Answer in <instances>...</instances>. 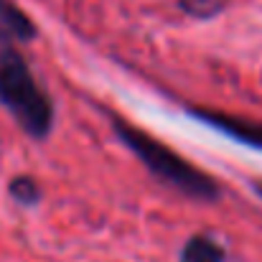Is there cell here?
Listing matches in <instances>:
<instances>
[{"instance_id": "obj_1", "label": "cell", "mask_w": 262, "mask_h": 262, "mask_svg": "<svg viewBox=\"0 0 262 262\" xmlns=\"http://www.w3.org/2000/svg\"><path fill=\"white\" fill-rule=\"evenodd\" d=\"M0 102L31 138H46L54 110L15 49L0 43Z\"/></svg>"}, {"instance_id": "obj_2", "label": "cell", "mask_w": 262, "mask_h": 262, "mask_svg": "<svg viewBox=\"0 0 262 262\" xmlns=\"http://www.w3.org/2000/svg\"><path fill=\"white\" fill-rule=\"evenodd\" d=\"M115 133L143 161V166L153 176H158L163 183H171L178 191H183L186 196H193V199H216L219 196L214 178H209L199 168H193L188 161H183L168 145L158 143L153 135H148V133H143V130H138L130 122H122L117 117H115Z\"/></svg>"}, {"instance_id": "obj_3", "label": "cell", "mask_w": 262, "mask_h": 262, "mask_svg": "<svg viewBox=\"0 0 262 262\" xmlns=\"http://www.w3.org/2000/svg\"><path fill=\"white\" fill-rule=\"evenodd\" d=\"M193 117H199L201 122H206L214 130H222L224 135L247 143L252 148H262V125L260 122H250V120H239L232 115H222V112H204V110H193Z\"/></svg>"}, {"instance_id": "obj_4", "label": "cell", "mask_w": 262, "mask_h": 262, "mask_svg": "<svg viewBox=\"0 0 262 262\" xmlns=\"http://www.w3.org/2000/svg\"><path fill=\"white\" fill-rule=\"evenodd\" d=\"M31 38H36L31 18L13 0H0V43H26Z\"/></svg>"}, {"instance_id": "obj_5", "label": "cell", "mask_w": 262, "mask_h": 262, "mask_svg": "<svg viewBox=\"0 0 262 262\" xmlns=\"http://www.w3.org/2000/svg\"><path fill=\"white\" fill-rule=\"evenodd\" d=\"M224 260V252L222 247H216L211 239L206 237H193L186 250H183V257L181 262H222Z\"/></svg>"}, {"instance_id": "obj_6", "label": "cell", "mask_w": 262, "mask_h": 262, "mask_svg": "<svg viewBox=\"0 0 262 262\" xmlns=\"http://www.w3.org/2000/svg\"><path fill=\"white\" fill-rule=\"evenodd\" d=\"M10 193H13V199H18L20 204H33V201H38V196H41L36 181H31V178H15V181L10 183Z\"/></svg>"}, {"instance_id": "obj_7", "label": "cell", "mask_w": 262, "mask_h": 262, "mask_svg": "<svg viewBox=\"0 0 262 262\" xmlns=\"http://www.w3.org/2000/svg\"><path fill=\"white\" fill-rule=\"evenodd\" d=\"M206 3H216V0H181V8L193 13V15H209L214 8L206 5Z\"/></svg>"}, {"instance_id": "obj_8", "label": "cell", "mask_w": 262, "mask_h": 262, "mask_svg": "<svg viewBox=\"0 0 262 262\" xmlns=\"http://www.w3.org/2000/svg\"><path fill=\"white\" fill-rule=\"evenodd\" d=\"M260 193H262V188H260Z\"/></svg>"}]
</instances>
